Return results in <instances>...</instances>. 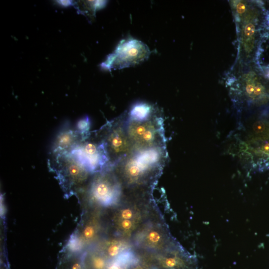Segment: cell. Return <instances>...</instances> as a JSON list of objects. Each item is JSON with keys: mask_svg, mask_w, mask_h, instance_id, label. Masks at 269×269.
I'll use <instances>...</instances> for the list:
<instances>
[{"mask_svg": "<svg viewBox=\"0 0 269 269\" xmlns=\"http://www.w3.org/2000/svg\"><path fill=\"white\" fill-rule=\"evenodd\" d=\"M96 134L104 143L110 166L133 150L125 128V114L107 122Z\"/></svg>", "mask_w": 269, "mask_h": 269, "instance_id": "9", "label": "cell"}, {"mask_svg": "<svg viewBox=\"0 0 269 269\" xmlns=\"http://www.w3.org/2000/svg\"><path fill=\"white\" fill-rule=\"evenodd\" d=\"M150 50L142 42L129 38L122 40L105 62L109 69H120L137 64L146 60Z\"/></svg>", "mask_w": 269, "mask_h": 269, "instance_id": "12", "label": "cell"}, {"mask_svg": "<svg viewBox=\"0 0 269 269\" xmlns=\"http://www.w3.org/2000/svg\"><path fill=\"white\" fill-rule=\"evenodd\" d=\"M85 193L92 208L100 209L116 206L124 196L122 185L111 166L92 175Z\"/></svg>", "mask_w": 269, "mask_h": 269, "instance_id": "5", "label": "cell"}, {"mask_svg": "<svg viewBox=\"0 0 269 269\" xmlns=\"http://www.w3.org/2000/svg\"><path fill=\"white\" fill-rule=\"evenodd\" d=\"M108 210V235L131 241L137 231L158 213L151 196L124 195L118 204Z\"/></svg>", "mask_w": 269, "mask_h": 269, "instance_id": "4", "label": "cell"}, {"mask_svg": "<svg viewBox=\"0 0 269 269\" xmlns=\"http://www.w3.org/2000/svg\"><path fill=\"white\" fill-rule=\"evenodd\" d=\"M72 152L92 174L110 166L104 143L96 133H91Z\"/></svg>", "mask_w": 269, "mask_h": 269, "instance_id": "13", "label": "cell"}, {"mask_svg": "<svg viewBox=\"0 0 269 269\" xmlns=\"http://www.w3.org/2000/svg\"><path fill=\"white\" fill-rule=\"evenodd\" d=\"M261 68L265 76L269 79V66L261 67Z\"/></svg>", "mask_w": 269, "mask_h": 269, "instance_id": "20", "label": "cell"}, {"mask_svg": "<svg viewBox=\"0 0 269 269\" xmlns=\"http://www.w3.org/2000/svg\"><path fill=\"white\" fill-rule=\"evenodd\" d=\"M101 210L92 208L86 214L76 234L70 241V251L77 252L82 247L97 243L103 237L102 235L106 231L107 227L105 217Z\"/></svg>", "mask_w": 269, "mask_h": 269, "instance_id": "11", "label": "cell"}, {"mask_svg": "<svg viewBox=\"0 0 269 269\" xmlns=\"http://www.w3.org/2000/svg\"><path fill=\"white\" fill-rule=\"evenodd\" d=\"M131 242L136 250L153 253L164 250L178 243L158 214L137 231Z\"/></svg>", "mask_w": 269, "mask_h": 269, "instance_id": "8", "label": "cell"}, {"mask_svg": "<svg viewBox=\"0 0 269 269\" xmlns=\"http://www.w3.org/2000/svg\"><path fill=\"white\" fill-rule=\"evenodd\" d=\"M90 134H82L75 129L62 130L54 140L51 148V156L72 153Z\"/></svg>", "mask_w": 269, "mask_h": 269, "instance_id": "14", "label": "cell"}, {"mask_svg": "<svg viewBox=\"0 0 269 269\" xmlns=\"http://www.w3.org/2000/svg\"><path fill=\"white\" fill-rule=\"evenodd\" d=\"M236 28L238 53L236 62L259 64L262 45L269 34V13L263 2L229 1Z\"/></svg>", "mask_w": 269, "mask_h": 269, "instance_id": "2", "label": "cell"}, {"mask_svg": "<svg viewBox=\"0 0 269 269\" xmlns=\"http://www.w3.org/2000/svg\"><path fill=\"white\" fill-rule=\"evenodd\" d=\"M227 76L231 99L241 116L266 108L269 104V79L259 64L235 62Z\"/></svg>", "mask_w": 269, "mask_h": 269, "instance_id": "3", "label": "cell"}, {"mask_svg": "<svg viewBox=\"0 0 269 269\" xmlns=\"http://www.w3.org/2000/svg\"><path fill=\"white\" fill-rule=\"evenodd\" d=\"M167 157L166 145L134 149L114 165L124 195L151 196Z\"/></svg>", "mask_w": 269, "mask_h": 269, "instance_id": "1", "label": "cell"}, {"mask_svg": "<svg viewBox=\"0 0 269 269\" xmlns=\"http://www.w3.org/2000/svg\"><path fill=\"white\" fill-rule=\"evenodd\" d=\"M125 114V128L134 149L165 145L163 121L158 110L144 121L129 119Z\"/></svg>", "mask_w": 269, "mask_h": 269, "instance_id": "7", "label": "cell"}, {"mask_svg": "<svg viewBox=\"0 0 269 269\" xmlns=\"http://www.w3.org/2000/svg\"><path fill=\"white\" fill-rule=\"evenodd\" d=\"M48 162L67 195L85 189L93 174L73 152L51 156Z\"/></svg>", "mask_w": 269, "mask_h": 269, "instance_id": "6", "label": "cell"}, {"mask_svg": "<svg viewBox=\"0 0 269 269\" xmlns=\"http://www.w3.org/2000/svg\"><path fill=\"white\" fill-rule=\"evenodd\" d=\"M91 127V122L88 116H85L78 121L76 125L75 129L84 134H89Z\"/></svg>", "mask_w": 269, "mask_h": 269, "instance_id": "18", "label": "cell"}, {"mask_svg": "<svg viewBox=\"0 0 269 269\" xmlns=\"http://www.w3.org/2000/svg\"><path fill=\"white\" fill-rule=\"evenodd\" d=\"M135 250L154 269H198L196 257L189 253L179 243L158 252Z\"/></svg>", "mask_w": 269, "mask_h": 269, "instance_id": "10", "label": "cell"}, {"mask_svg": "<svg viewBox=\"0 0 269 269\" xmlns=\"http://www.w3.org/2000/svg\"><path fill=\"white\" fill-rule=\"evenodd\" d=\"M157 109L153 105L144 102L134 104L126 112L129 119L135 121H144L150 118Z\"/></svg>", "mask_w": 269, "mask_h": 269, "instance_id": "17", "label": "cell"}, {"mask_svg": "<svg viewBox=\"0 0 269 269\" xmlns=\"http://www.w3.org/2000/svg\"><path fill=\"white\" fill-rule=\"evenodd\" d=\"M95 248L107 259L112 260L123 253L134 248L131 241L114 236L102 237Z\"/></svg>", "mask_w": 269, "mask_h": 269, "instance_id": "15", "label": "cell"}, {"mask_svg": "<svg viewBox=\"0 0 269 269\" xmlns=\"http://www.w3.org/2000/svg\"><path fill=\"white\" fill-rule=\"evenodd\" d=\"M138 259V254L133 248L109 260L106 269H130Z\"/></svg>", "mask_w": 269, "mask_h": 269, "instance_id": "16", "label": "cell"}, {"mask_svg": "<svg viewBox=\"0 0 269 269\" xmlns=\"http://www.w3.org/2000/svg\"><path fill=\"white\" fill-rule=\"evenodd\" d=\"M139 256V255H138ZM130 269H154L149 264L141 258L139 259Z\"/></svg>", "mask_w": 269, "mask_h": 269, "instance_id": "19", "label": "cell"}]
</instances>
